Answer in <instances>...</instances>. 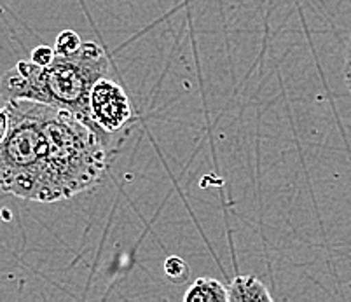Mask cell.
I'll list each match as a JSON object with an SVG mask.
<instances>
[{"label": "cell", "instance_id": "6da1fadb", "mask_svg": "<svg viewBox=\"0 0 351 302\" xmlns=\"http://www.w3.org/2000/svg\"><path fill=\"white\" fill-rule=\"evenodd\" d=\"M9 133L0 144V190L58 203L104 179L116 138L70 110L30 100L5 101Z\"/></svg>", "mask_w": 351, "mask_h": 302}, {"label": "cell", "instance_id": "7a4b0ae2", "mask_svg": "<svg viewBox=\"0 0 351 302\" xmlns=\"http://www.w3.org/2000/svg\"><path fill=\"white\" fill-rule=\"evenodd\" d=\"M107 74L108 58L104 47L89 40L73 55H56L51 65L39 66L32 60L18 62L0 79V97L4 101L30 100L70 110L97 126L89 116V95L98 79Z\"/></svg>", "mask_w": 351, "mask_h": 302}, {"label": "cell", "instance_id": "3957f363", "mask_svg": "<svg viewBox=\"0 0 351 302\" xmlns=\"http://www.w3.org/2000/svg\"><path fill=\"white\" fill-rule=\"evenodd\" d=\"M89 116L98 128L110 135L123 131L133 117L132 103L123 86L108 77L98 79L89 95Z\"/></svg>", "mask_w": 351, "mask_h": 302}, {"label": "cell", "instance_id": "277c9868", "mask_svg": "<svg viewBox=\"0 0 351 302\" xmlns=\"http://www.w3.org/2000/svg\"><path fill=\"white\" fill-rule=\"evenodd\" d=\"M229 301L231 302H257L273 301L267 287L258 278L252 275H239L229 285Z\"/></svg>", "mask_w": 351, "mask_h": 302}, {"label": "cell", "instance_id": "5b68a950", "mask_svg": "<svg viewBox=\"0 0 351 302\" xmlns=\"http://www.w3.org/2000/svg\"><path fill=\"white\" fill-rule=\"evenodd\" d=\"M186 302H228L229 290L215 278H197L184 294Z\"/></svg>", "mask_w": 351, "mask_h": 302}, {"label": "cell", "instance_id": "8992f818", "mask_svg": "<svg viewBox=\"0 0 351 302\" xmlns=\"http://www.w3.org/2000/svg\"><path fill=\"white\" fill-rule=\"evenodd\" d=\"M82 46V40L79 37V34H75L73 30H63L60 32L58 37H56V42H54V51L56 55L62 56H70L73 53H77Z\"/></svg>", "mask_w": 351, "mask_h": 302}, {"label": "cell", "instance_id": "52a82bcc", "mask_svg": "<svg viewBox=\"0 0 351 302\" xmlns=\"http://www.w3.org/2000/svg\"><path fill=\"white\" fill-rule=\"evenodd\" d=\"M189 266L180 257L173 255L165 260V275L166 278L173 283H186L189 278Z\"/></svg>", "mask_w": 351, "mask_h": 302}, {"label": "cell", "instance_id": "ba28073f", "mask_svg": "<svg viewBox=\"0 0 351 302\" xmlns=\"http://www.w3.org/2000/svg\"><path fill=\"white\" fill-rule=\"evenodd\" d=\"M54 58H56V51H54V47H49V46L34 47V51H32V56H30L32 62L39 66L51 65Z\"/></svg>", "mask_w": 351, "mask_h": 302}, {"label": "cell", "instance_id": "9c48e42d", "mask_svg": "<svg viewBox=\"0 0 351 302\" xmlns=\"http://www.w3.org/2000/svg\"><path fill=\"white\" fill-rule=\"evenodd\" d=\"M344 82H346L348 91L351 95V37L346 46V55H344Z\"/></svg>", "mask_w": 351, "mask_h": 302}, {"label": "cell", "instance_id": "30bf717a", "mask_svg": "<svg viewBox=\"0 0 351 302\" xmlns=\"http://www.w3.org/2000/svg\"><path fill=\"white\" fill-rule=\"evenodd\" d=\"M9 133V112L8 109H0V144L4 142V138Z\"/></svg>", "mask_w": 351, "mask_h": 302}]
</instances>
